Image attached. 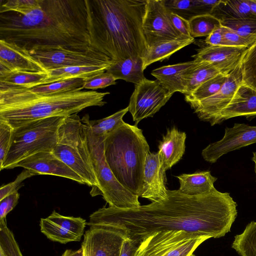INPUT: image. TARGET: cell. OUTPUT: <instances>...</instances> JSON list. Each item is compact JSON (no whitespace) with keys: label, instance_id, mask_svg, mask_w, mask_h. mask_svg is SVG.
<instances>
[{"label":"cell","instance_id":"cell-12","mask_svg":"<svg viewBox=\"0 0 256 256\" xmlns=\"http://www.w3.org/2000/svg\"><path fill=\"white\" fill-rule=\"evenodd\" d=\"M158 80L145 78L135 85L128 106L135 126L142 120L152 117L172 96Z\"/></svg>","mask_w":256,"mask_h":256},{"label":"cell","instance_id":"cell-54","mask_svg":"<svg viewBox=\"0 0 256 256\" xmlns=\"http://www.w3.org/2000/svg\"><path fill=\"white\" fill-rule=\"evenodd\" d=\"M190 256H196L192 253Z\"/></svg>","mask_w":256,"mask_h":256},{"label":"cell","instance_id":"cell-41","mask_svg":"<svg viewBox=\"0 0 256 256\" xmlns=\"http://www.w3.org/2000/svg\"><path fill=\"white\" fill-rule=\"evenodd\" d=\"M0 247L7 256H23L12 232L7 226L6 218L0 220Z\"/></svg>","mask_w":256,"mask_h":256},{"label":"cell","instance_id":"cell-37","mask_svg":"<svg viewBox=\"0 0 256 256\" xmlns=\"http://www.w3.org/2000/svg\"><path fill=\"white\" fill-rule=\"evenodd\" d=\"M40 226L41 232L50 240L62 244L80 240L74 234L46 218H42Z\"/></svg>","mask_w":256,"mask_h":256},{"label":"cell","instance_id":"cell-44","mask_svg":"<svg viewBox=\"0 0 256 256\" xmlns=\"http://www.w3.org/2000/svg\"><path fill=\"white\" fill-rule=\"evenodd\" d=\"M223 28L226 46L248 48L256 42V37L244 36L228 28Z\"/></svg>","mask_w":256,"mask_h":256},{"label":"cell","instance_id":"cell-45","mask_svg":"<svg viewBox=\"0 0 256 256\" xmlns=\"http://www.w3.org/2000/svg\"><path fill=\"white\" fill-rule=\"evenodd\" d=\"M37 174L33 172L28 170H24L19 174L16 180L0 188V200L6 196L18 192V190L22 186V182L26 179Z\"/></svg>","mask_w":256,"mask_h":256},{"label":"cell","instance_id":"cell-47","mask_svg":"<svg viewBox=\"0 0 256 256\" xmlns=\"http://www.w3.org/2000/svg\"><path fill=\"white\" fill-rule=\"evenodd\" d=\"M170 17L175 28L182 34L191 38L188 20L170 12Z\"/></svg>","mask_w":256,"mask_h":256},{"label":"cell","instance_id":"cell-42","mask_svg":"<svg viewBox=\"0 0 256 256\" xmlns=\"http://www.w3.org/2000/svg\"><path fill=\"white\" fill-rule=\"evenodd\" d=\"M14 128L6 122L0 120V170L11 147Z\"/></svg>","mask_w":256,"mask_h":256},{"label":"cell","instance_id":"cell-19","mask_svg":"<svg viewBox=\"0 0 256 256\" xmlns=\"http://www.w3.org/2000/svg\"><path fill=\"white\" fill-rule=\"evenodd\" d=\"M166 172L162 168L158 152H150L144 164L143 187L140 197L152 202L164 199L167 195Z\"/></svg>","mask_w":256,"mask_h":256},{"label":"cell","instance_id":"cell-6","mask_svg":"<svg viewBox=\"0 0 256 256\" xmlns=\"http://www.w3.org/2000/svg\"><path fill=\"white\" fill-rule=\"evenodd\" d=\"M52 152L74 170L84 184L98 186L84 125L76 114L66 116L60 126L58 140Z\"/></svg>","mask_w":256,"mask_h":256},{"label":"cell","instance_id":"cell-16","mask_svg":"<svg viewBox=\"0 0 256 256\" xmlns=\"http://www.w3.org/2000/svg\"><path fill=\"white\" fill-rule=\"evenodd\" d=\"M38 174H50L70 179L84 184L82 178L70 168L59 159L52 152H42L30 156L16 166Z\"/></svg>","mask_w":256,"mask_h":256},{"label":"cell","instance_id":"cell-20","mask_svg":"<svg viewBox=\"0 0 256 256\" xmlns=\"http://www.w3.org/2000/svg\"><path fill=\"white\" fill-rule=\"evenodd\" d=\"M239 116H256V90L242 84L230 103L220 112L218 124Z\"/></svg>","mask_w":256,"mask_h":256},{"label":"cell","instance_id":"cell-40","mask_svg":"<svg viewBox=\"0 0 256 256\" xmlns=\"http://www.w3.org/2000/svg\"><path fill=\"white\" fill-rule=\"evenodd\" d=\"M40 7V0H1L0 14L13 12L26 15Z\"/></svg>","mask_w":256,"mask_h":256},{"label":"cell","instance_id":"cell-48","mask_svg":"<svg viewBox=\"0 0 256 256\" xmlns=\"http://www.w3.org/2000/svg\"><path fill=\"white\" fill-rule=\"evenodd\" d=\"M205 42L210 46H226L223 26H222L208 36Z\"/></svg>","mask_w":256,"mask_h":256},{"label":"cell","instance_id":"cell-33","mask_svg":"<svg viewBox=\"0 0 256 256\" xmlns=\"http://www.w3.org/2000/svg\"><path fill=\"white\" fill-rule=\"evenodd\" d=\"M84 79L75 78L60 80L46 84L36 86L29 89L36 94L44 95L60 94L68 92L82 90Z\"/></svg>","mask_w":256,"mask_h":256},{"label":"cell","instance_id":"cell-18","mask_svg":"<svg viewBox=\"0 0 256 256\" xmlns=\"http://www.w3.org/2000/svg\"><path fill=\"white\" fill-rule=\"evenodd\" d=\"M13 70L48 72L28 50L0 40V72Z\"/></svg>","mask_w":256,"mask_h":256},{"label":"cell","instance_id":"cell-31","mask_svg":"<svg viewBox=\"0 0 256 256\" xmlns=\"http://www.w3.org/2000/svg\"><path fill=\"white\" fill-rule=\"evenodd\" d=\"M128 111V106L100 120H90L88 114H85L82 118L88 123L94 136L106 138L124 122L122 118Z\"/></svg>","mask_w":256,"mask_h":256},{"label":"cell","instance_id":"cell-3","mask_svg":"<svg viewBox=\"0 0 256 256\" xmlns=\"http://www.w3.org/2000/svg\"><path fill=\"white\" fill-rule=\"evenodd\" d=\"M90 46L112 61L144 58L142 29L146 0H85Z\"/></svg>","mask_w":256,"mask_h":256},{"label":"cell","instance_id":"cell-2","mask_svg":"<svg viewBox=\"0 0 256 256\" xmlns=\"http://www.w3.org/2000/svg\"><path fill=\"white\" fill-rule=\"evenodd\" d=\"M0 40L28 52L58 46L86 50L91 46L85 0H40V7L27 14L1 13Z\"/></svg>","mask_w":256,"mask_h":256},{"label":"cell","instance_id":"cell-26","mask_svg":"<svg viewBox=\"0 0 256 256\" xmlns=\"http://www.w3.org/2000/svg\"><path fill=\"white\" fill-rule=\"evenodd\" d=\"M48 76V72L13 70L0 72V89L32 88L40 85Z\"/></svg>","mask_w":256,"mask_h":256},{"label":"cell","instance_id":"cell-5","mask_svg":"<svg viewBox=\"0 0 256 256\" xmlns=\"http://www.w3.org/2000/svg\"><path fill=\"white\" fill-rule=\"evenodd\" d=\"M106 161L118 182L140 196L144 169L150 147L142 130L124 122L104 140Z\"/></svg>","mask_w":256,"mask_h":256},{"label":"cell","instance_id":"cell-4","mask_svg":"<svg viewBox=\"0 0 256 256\" xmlns=\"http://www.w3.org/2000/svg\"><path fill=\"white\" fill-rule=\"evenodd\" d=\"M109 94L92 90L44 95L28 88L0 89V120L15 128L37 120L68 116L90 106H104Z\"/></svg>","mask_w":256,"mask_h":256},{"label":"cell","instance_id":"cell-23","mask_svg":"<svg viewBox=\"0 0 256 256\" xmlns=\"http://www.w3.org/2000/svg\"><path fill=\"white\" fill-rule=\"evenodd\" d=\"M220 0H164L167 8L187 20L202 14H210Z\"/></svg>","mask_w":256,"mask_h":256},{"label":"cell","instance_id":"cell-17","mask_svg":"<svg viewBox=\"0 0 256 256\" xmlns=\"http://www.w3.org/2000/svg\"><path fill=\"white\" fill-rule=\"evenodd\" d=\"M247 49L244 47L208 46L199 50L192 57L198 62L212 64L221 74L228 76L240 64Z\"/></svg>","mask_w":256,"mask_h":256},{"label":"cell","instance_id":"cell-24","mask_svg":"<svg viewBox=\"0 0 256 256\" xmlns=\"http://www.w3.org/2000/svg\"><path fill=\"white\" fill-rule=\"evenodd\" d=\"M176 177L180 184L178 190L189 196H198L210 192L215 188L214 184L217 180L208 170L183 174Z\"/></svg>","mask_w":256,"mask_h":256},{"label":"cell","instance_id":"cell-30","mask_svg":"<svg viewBox=\"0 0 256 256\" xmlns=\"http://www.w3.org/2000/svg\"><path fill=\"white\" fill-rule=\"evenodd\" d=\"M210 14L220 21L250 16L252 14L248 0H220Z\"/></svg>","mask_w":256,"mask_h":256},{"label":"cell","instance_id":"cell-53","mask_svg":"<svg viewBox=\"0 0 256 256\" xmlns=\"http://www.w3.org/2000/svg\"><path fill=\"white\" fill-rule=\"evenodd\" d=\"M0 256H7L1 247H0Z\"/></svg>","mask_w":256,"mask_h":256},{"label":"cell","instance_id":"cell-51","mask_svg":"<svg viewBox=\"0 0 256 256\" xmlns=\"http://www.w3.org/2000/svg\"><path fill=\"white\" fill-rule=\"evenodd\" d=\"M252 14L256 16V0H248Z\"/></svg>","mask_w":256,"mask_h":256},{"label":"cell","instance_id":"cell-25","mask_svg":"<svg viewBox=\"0 0 256 256\" xmlns=\"http://www.w3.org/2000/svg\"><path fill=\"white\" fill-rule=\"evenodd\" d=\"M144 70L142 58L134 56L114 62L106 72L116 80H122L136 85L146 78Z\"/></svg>","mask_w":256,"mask_h":256},{"label":"cell","instance_id":"cell-49","mask_svg":"<svg viewBox=\"0 0 256 256\" xmlns=\"http://www.w3.org/2000/svg\"><path fill=\"white\" fill-rule=\"evenodd\" d=\"M139 244L138 241L128 238L123 244L120 256H134Z\"/></svg>","mask_w":256,"mask_h":256},{"label":"cell","instance_id":"cell-8","mask_svg":"<svg viewBox=\"0 0 256 256\" xmlns=\"http://www.w3.org/2000/svg\"><path fill=\"white\" fill-rule=\"evenodd\" d=\"M86 140L90 156L98 186L90 194H98L109 204V206L127 209L140 206L138 196L124 188L116 180L106 160L104 140L106 137L97 136L92 132L88 123L82 118Z\"/></svg>","mask_w":256,"mask_h":256},{"label":"cell","instance_id":"cell-28","mask_svg":"<svg viewBox=\"0 0 256 256\" xmlns=\"http://www.w3.org/2000/svg\"><path fill=\"white\" fill-rule=\"evenodd\" d=\"M212 64L206 62H199L182 77L184 94L188 96L205 82L220 74Z\"/></svg>","mask_w":256,"mask_h":256},{"label":"cell","instance_id":"cell-34","mask_svg":"<svg viewBox=\"0 0 256 256\" xmlns=\"http://www.w3.org/2000/svg\"><path fill=\"white\" fill-rule=\"evenodd\" d=\"M228 76L221 73L208 80L200 86L190 94L184 96L188 103L199 102L216 94L225 83Z\"/></svg>","mask_w":256,"mask_h":256},{"label":"cell","instance_id":"cell-27","mask_svg":"<svg viewBox=\"0 0 256 256\" xmlns=\"http://www.w3.org/2000/svg\"><path fill=\"white\" fill-rule=\"evenodd\" d=\"M110 66L96 65L73 66L50 70L48 71V76L40 85L75 78L85 79L106 71Z\"/></svg>","mask_w":256,"mask_h":256},{"label":"cell","instance_id":"cell-32","mask_svg":"<svg viewBox=\"0 0 256 256\" xmlns=\"http://www.w3.org/2000/svg\"><path fill=\"white\" fill-rule=\"evenodd\" d=\"M232 246L241 256H256V222L249 223L234 236Z\"/></svg>","mask_w":256,"mask_h":256},{"label":"cell","instance_id":"cell-55","mask_svg":"<svg viewBox=\"0 0 256 256\" xmlns=\"http://www.w3.org/2000/svg\"></svg>","mask_w":256,"mask_h":256},{"label":"cell","instance_id":"cell-29","mask_svg":"<svg viewBox=\"0 0 256 256\" xmlns=\"http://www.w3.org/2000/svg\"><path fill=\"white\" fill-rule=\"evenodd\" d=\"M194 42V38L176 40L162 42L148 49L143 59V69L158 61L168 59L172 54Z\"/></svg>","mask_w":256,"mask_h":256},{"label":"cell","instance_id":"cell-50","mask_svg":"<svg viewBox=\"0 0 256 256\" xmlns=\"http://www.w3.org/2000/svg\"><path fill=\"white\" fill-rule=\"evenodd\" d=\"M62 256H82V250L80 248L78 250H66Z\"/></svg>","mask_w":256,"mask_h":256},{"label":"cell","instance_id":"cell-1","mask_svg":"<svg viewBox=\"0 0 256 256\" xmlns=\"http://www.w3.org/2000/svg\"><path fill=\"white\" fill-rule=\"evenodd\" d=\"M236 206L229 193L215 188L198 196L168 190L164 199L148 204L127 209L104 206L90 215L87 224L123 229L140 242L153 233L171 230L219 238L230 231Z\"/></svg>","mask_w":256,"mask_h":256},{"label":"cell","instance_id":"cell-14","mask_svg":"<svg viewBox=\"0 0 256 256\" xmlns=\"http://www.w3.org/2000/svg\"><path fill=\"white\" fill-rule=\"evenodd\" d=\"M242 83L240 64L232 71L220 90L204 100L189 103L198 118L209 122L212 126L218 124L220 112L230 103L238 86Z\"/></svg>","mask_w":256,"mask_h":256},{"label":"cell","instance_id":"cell-10","mask_svg":"<svg viewBox=\"0 0 256 256\" xmlns=\"http://www.w3.org/2000/svg\"><path fill=\"white\" fill-rule=\"evenodd\" d=\"M29 52L48 72L67 66H110L114 62L106 55L92 47L84 51L60 46L37 48Z\"/></svg>","mask_w":256,"mask_h":256},{"label":"cell","instance_id":"cell-9","mask_svg":"<svg viewBox=\"0 0 256 256\" xmlns=\"http://www.w3.org/2000/svg\"><path fill=\"white\" fill-rule=\"evenodd\" d=\"M210 236L185 231L153 233L142 240L134 256H190Z\"/></svg>","mask_w":256,"mask_h":256},{"label":"cell","instance_id":"cell-38","mask_svg":"<svg viewBox=\"0 0 256 256\" xmlns=\"http://www.w3.org/2000/svg\"><path fill=\"white\" fill-rule=\"evenodd\" d=\"M47 218L74 234L80 240L84 234V230L87 224L86 220L80 217L64 216L55 210H54Z\"/></svg>","mask_w":256,"mask_h":256},{"label":"cell","instance_id":"cell-35","mask_svg":"<svg viewBox=\"0 0 256 256\" xmlns=\"http://www.w3.org/2000/svg\"><path fill=\"white\" fill-rule=\"evenodd\" d=\"M191 37L209 36L214 30L222 26L220 22L210 14L199 15L188 20Z\"/></svg>","mask_w":256,"mask_h":256},{"label":"cell","instance_id":"cell-21","mask_svg":"<svg viewBox=\"0 0 256 256\" xmlns=\"http://www.w3.org/2000/svg\"><path fill=\"white\" fill-rule=\"evenodd\" d=\"M186 134L174 127L168 128L160 142L158 152L164 171L170 169L182 158L185 151Z\"/></svg>","mask_w":256,"mask_h":256},{"label":"cell","instance_id":"cell-13","mask_svg":"<svg viewBox=\"0 0 256 256\" xmlns=\"http://www.w3.org/2000/svg\"><path fill=\"white\" fill-rule=\"evenodd\" d=\"M126 230L116 227L93 226L84 234L82 244L83 256H120Z\"/></svg>","mask_w":256,"mask_h":256},{"label":"cell","instance_id":"cell-11","mask_svg":"<svg viewBox=\"0 0 256 256\" xmlns=\"http://www.w3.org/2000/svg\"><path fill=\"white\" fill-rule=\"evenodd\" d=\"M142 29L148 48L166 42L190 38L175 28L164 0H146Z\"/></svg>","mask_w":256,"mask_h":256},{"label":"cell","instance_id":"cell-22","mask_svg":"<svg viewBox=\"0 0 256 256\" xmlns=\"http://www.w3.org/2000/svg\"><path fill=\"white\" fill-rule=\"evenodd\" d=\"M199 62L193 60L188 62L162 66L153 70L151 74L162 86L174 94L184 92L182 78L184 76Z\"/></svg>","mask_w":256,"mask_h":256},{"label":"cell","instance_id":"cell-43","mask_svg":"<svg viewBox=\"0 0 256 256\" xmlns=\"http://www.w3.org/2000/svg\"><path fill=\"white\" fill-rule=\"evenodd\" d=\"M116 84V78L106 71L84 79L83 89L96 90L104 88Z\"/></svg>","mask_w":256,"mask_h":256},{"label":"cell","instance_id":"cell-7","mask_svg":"<svg viewBox=\"0 0 256 256\" xmlns=\"http://www.w3.org/2000/svg\"><path fill=\"white\" fill-rule=\"evenodd\" d=\"M66 116L35 120L14 128L12 144L0 170L16 168L26 158L42 152H52L58 142V131Z\"/></svg>","mask_w":256,"mask_h":256},{"label":"cell","instance_id":"cell-52","mask_svg":"<svg viewBox=\"0 0 256 256\" xmlns=\"http://www.w3.org/2000/svg\"><path fill=\"white\" fill-rule=\"evenodd\" d=\"M252 160L254 162L255 166H254V171L255 173L256 174V152H253V156L252 158Z\"/></svg>","mask_w":256,"mask_h":256},{"label":"cell","instance_id":"cell-15","mask_svg":"<svg viewBox=\"0 0 256 256\" xmlns=\"http://www.w3.org/2000/svg\"><path fill=\"white\" fill-rule=\"evenodd\" d=\"M256 143V126L234 124L226 127L224 137L204 148L202 155L205 160L214 163L222 156L234 150Z\"/></svg>","mask_w":256,"mask_h":256},{"label":"cell","instance_id":"cell-39","mask_svg":"<svg viewBox=\"0 0 256 256\" xmlns=\"http://www.w3.org/2000/svg\"><path fill=\"white\" fill-rule=\"evenodd\" d=\"M221 25L246 37H256V16L220 21Z\"/></svg>","mask_w":256,"mask_h":256},{"label":"cell","instance_id":"cell-36","mask_svg":"<svg viewBox=\"0 0 256 256\" xmlns=\"http://www.w3.org/2000/svg\"><path fill=\"white\" fill-rule=\"evenodd\" d=\"M240 65L242 84L256 90V42L246 50Z\"/></svg>","mask_w":256,"mask_h":256},{"label":"cell","instance_id":"cell-46","mask_svg":"<svg viewBox=\"0 0 256 256\" xmlns=\"http://www.w3.org/2000/svg\"><path fill=\"white\" fill-rule=\"evenodd\" d=\"M20 194L16 192L0 200V220L5 219L6 215L18 204Z\"/></svg>","mask_w":256,"mask_h":256}]
</instances>
